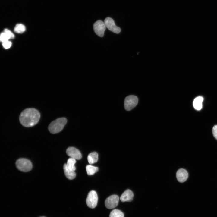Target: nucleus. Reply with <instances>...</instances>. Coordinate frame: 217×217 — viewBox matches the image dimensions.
<instances>
[{
  "mask_svg": "<svg viewBox=\"0 0 217 217\" xmlns=\"http://www.w3.org/2000/svg\"><path fill=\"white\" fill-rule=\"evenodd\" d=\"M26 30L24 25L21 24H17L14 29V31L17 33H20L24 32Z\"/></svg>",
  "mask_w": 217,
  "mask_h": 217,
  "instance_id": "obj_18",
  "label": "nucleus"
},
{
  "mask_svg": "<svg viewBox=\"0 0 217 217\" xmlns=\"http://www.w3.org/2000/svg\"><path fill=\"white\" fill-rule=\"evenodd\" d=\"M10 39L6 34L4 32L1 33L0 37V40L2 43L8 41Z\"/></svg>",
  "mask_w": 217,
  "mask_h": 217,
  "instance_id": "obj_19",
  "label": "nucleus"
},
{
  "mask_svg": "<svg viewBox=\"0 0 217 217\" xmlns=\"http://www.w3.org/2000/svg\"><path fill=\"white\" fill-rule=\"evenodd\" d=\"M203 100V97L201 96L197 97L194 99L193 102V105L195 109L200 110L201 109Z\"/></svg>",
  "mask_w": 217,
  "mask_h": 217,
  "instance_id": "obj_13",
  "label": "nucleus"
},
{
  "mask_svg": "<svg viewBox=\"0 0 217 217\" xmlns=\"http://www.w3.org/2000/svg\"><path fill=\"white\" fill-rule=\"evenodd\" d=\"M4 32L5 33L10 39H13L14 37V34L9 30L5 29L4 30Z\"/></svg>",
  "mask_w": 217,
  "mask_h": 217,
  "instance_id": "obj_20",
  "label": "nucleus"
},
{
  "mask_svg": "<svg viewBox=\"0 0 217 217\" xmlns=\"http://www.w3.org/2000/svg\"><path fill=\"white\" fill-rule=\"evenodd\" d=\"M99 168L97 167L94 166L90 165H87L86 166V170L88 175H92L98 171Z\"/></svg>",
  "mask_w": 217,
  "mask_h": 217,
  "instance_id": "obj_15",
  "label": "nucleus"
},
{
  "mask_svg": "<svg viewBox=\"0 0 217 217\" xmlns=\"http://www.w3.org/2000/svg\"><path fill=\"white\" fill-rule=\"evenodd\" d=\"M98 154L96 152H93L90 153L87 157V160L89 163L93 164L97 162L98 160Z\"/></svg>",
  "mask_w": 217,
  "mask_h": 217,
  "instance_id": "obj_14",
  "label": "nucleus"
},
{
  "mask_svg": "<svg viewBox=\"0 0 217 217\" xmlns=\"http://www.w3.org/2000/svg\"><path fill=\"white\" fill-rule=\"evenodd\" d=\"M138 98L137 96L131 95L127 96L124 101V107L127 111H130L134 108L138 102Z\"/></svg>",
  "mask_w": 217,
  "mask_h": 217,
  "instance_id": "obj_4",
  "label": "nucleus"
},
{
  "mask_svg": "<svg viewBox=\"0 0 217 217\" xmlns=\"http://www.w3.org/2000/svg\"><path fill=\"white\" fill-rule=\"evenodd\" d=\"M188 177L187 171L183 168L179 169L176 173V178L178 181L181 183L185 182Z\"/></svg>",
  "mask_w": 217,
  "mask_h": 217,
  "instance_id": "obj_10",
  "label": "nucleus"
},
{
  "mask_svg": "<svg viewBox=\"0 0 217 217\" xmlns=\"http://www.w3.org/2000/svg\"><path fill=\"white\" fill-rule=\"evenodd\" d=\"M76 162L75 159L72 158L68 159L66 164L68 168L72 170L75 171L76 170V168L74 165Z\"/></svg>",
  "mask_w": 217,
  "mask_h": 217,
  "instance_id": "obj_16",
  "label": "nucleus"
},
{
  "mask_svg": "<svg viewBox=\"0 0 217 217\" xmlns=\"http://www.w3.org/2000/svg\"><path fill=\"white\" fill-rule=\"evenodd\" d=\"M40 115L37 109L28 108L20 114L19 120L21 124L26 127H32L36 124L40 119Z\"/></svg>",
  "mask_w": 217,
  "mask_h": 217,
  "instance_id": "obj_1",
  "label": "nucleus"
},
{
  "mask_svg": "<svg viewBox=\"0 0 217 217\" xmlns=\"http://www.w3.org/2000/svg\"><path fill=\"white\" fill-rule=\"evenodd\" d=\"M67 122V119L65 118H58L52 121L49 124L48 130L52 134H56L60 132L63 129Z\"/></svg>",
  "mask_w": 217,
  "mask_h": 217,
  "instance_id": "obj_2",
  "label": "nucleus"
},
{
  "mask_svg": "<svg viewBox=\"0 0 217 217\" xmlns=\"http://www.w3.org/2000/svg\"><path fill=\"white\" fill-rule=\"evenodd\" d=\"M11 45V42L8 40L2 43V46L5 49H7L10 48Z\"/></svg>",
  "mask_w": 217,
  "mask_h": 217,
  "instance_id": "obj_21",
  "label": "nucleus"
},
{
  "mask_svg": "<svg viewBox=\"0 0 217 217\" xmlns=\"http://www.w3.org/2000/svg\"><path fill=\"white\" fill-rule=\"evenodd\" d=\"M119 198L116 195H113L108 197L105 201V206L108 209H112L118 205Z\"/></svg>",
  "mask_w": 217,
  "mask_h": 217,
  "instance_id": "obj_7",
  "label": "nucleus"
},
{
  "mask_svg": "<svg viewBox=\"0 0 217 217\" xmlns=\"http://www.w3.org/2000/svg\"><path fill=\"white\" fill-rule=\"evenodd\" d=\"M98 197L96 192L91 190L88 193L86 200L87 206L92 209L95 208L97 206Z\"/></svg>",
  "mask_w": 217,
  "mask_h": 217,
  "instance_id": "obj_5",
  "label": "nucleus"
},
{
  "mask_svg": "<svg viewBox=\"0 0 217 217\" xmlns=\"http://www.w3.org/2000/svg\"><path fill=\"white\" fill-rule=\"evenodd\" d=\"M109 217H124V215L119 210L115 209L111 212Z\"/></svg>",
  "mask_w": 217,
  "mask_h": 217,
  "instance_id": "obj_17",
  "label": "nucleus"
},
{
  "mask_svg": "<svg viewBox=\"0 0 217 217\" xmlns=\"http://www.w3.org/2000/svg\"><path fill=\"white\" fill-rule=\"evenodd\" d=\"M106 27L104 22L98 20L94 24L93 28L95 33L100 37H102L104 34Z\"/></svg>",
  "mask_w": 217,
  "mask_h": 217,
  "instance_id": "obj_6",
  "label": "nucleus"
},
{
  "mask_svg": "<svg viewBox=\"0 0 217 217\" xmlns=\"http://www.w3.org/2000/svg\"><path fill=\"white\" fill-rule=\"evenodd\" d=\"M134 194L129 189L125 190L120 197V199L121 202H131L133 199Z\"/></svg>",
  "mask_w": 217,
  "mask_h": 217,
  "instance_id": "obj_11",
  "label": "nucleus"
},
{
  "mask_svg": "<svg viewBox=\"0 0 217 217\" xmlns=\"http://www.w3.org/2000/svg\"><path fill=\"white\" fill-rule=\"evenodd\" d=\"M66 152L68 155L74 159L79 160L82 157L80 152L74 147H68Z\"/></svg>",
  "mask_w": 217,
  "mask_h": 217,
  "instance_id": "obj_9",
  "label": "nucleus"
},
{
  "mask_svg": "<svg viewBox=\"0 0 217 217\" xmlns=\"http://www.w3.org/2000/svg\"><path fill=\"white\" fill-rule=\"evenodd\" d=\"M45 217L42 216V217Z\"/></svg>",
  "mask_w": 217,
  "mask_h": 217,
  "instance_id": "obj_23",
  "label": "nucleus"
},
{
  "mask_svg": "<svg viewBox=\"0 0 217 217\" xmlns=\"http://www.w3.org/2000/svg\"><path fill=\"white\" fill-rule=\"evenodd\" d=\"M212 132L214 137L217 140V125H215L213 127Z\"/></svg>",
  "mask_w": 217,
  "mask_h": 217,
  "instance_id": "obj_22",
  "label": "nucleus"
},
{
  "mask_svg": "<svg viewBox=\"0 0 217 217\" xmlns=\"http://www.w3.org/2000/svg\"><path fill=\"white\" fill-rule=\"evenodd\" d=\"M63 169L65 175L67 178L69 180H72L75 178L76 174L74 171L69 169L66 164H64Z\"/></svg>",
  "mask_w": 217,
  "mask_h": 217,
  "instance_id": "obj_12",
  "label": "nucleus"
},
{
  "mask_svg": "<svg viewBox=\"0 0 217 217\" xmlns=\"http://www.w3.org/2000/svg\"><path fill=\"white\" fill-rule=\"evenodd\" d=\"M17 168L20 171L26 172L30 171L32 168L31 161L26 159L21 158L18 159L16 162Z\"/></svg>",
  "mask_w": 217,
  "mask_h": 217,
  "instance_id": "obj_3",
  "label": "nucleus"
},
{
  "mask_svg": "<svg viewBox=\"0 0 217 217\" xmlns=\"http://www.w3.org/2000/svg\"><path fill=\"white\" fill-rule=\"evenodd\" d=\"M104 22L106 27L111 31L117 34L121 32V28L115 25L114 20L112 18L109 17L106 18Z\"/></svg>",
  "mask_w": 217,
  "mask_h": 217,
  "instance_id": "obj_8",
  "label": "nucleus"
}]
</instances>
